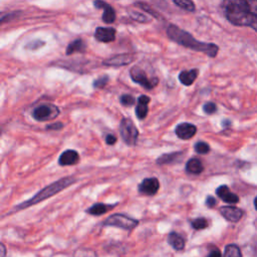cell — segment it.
I'll use <instances>...</instances> for the list:
<instances>
[{
    "instance_id": "cell-1",
    "label": "cell",
    "mask_w": 257,
    "mask_h": 257,
    "mask_svg": "<svg viewBox=\"0 0 257 257\" xmlns=\"http://www.w3.org/2000/svg\"><path fill=\"white\" fill-rule=\"evenodd\" d=\"M222 9L232 24L249 26L257 32V0H223Z\"/></svg>"
},
{
    "instance_id": "cell-2",
    "label": "cell",
    "mask_w": 257,
    "mask_h": 257,
    "mask_svg": "<svg viewBox=\"0 0 257 257\" xmlns=\"http://www.w3.org/2000/svg\"><path fill=\"white\" fill-rule=\"evenodd\" d=\"M167 34L171 39L179 43L180 45H183L196 51L204 52L210 57H214L218 52L217 45L213 43L200 42L197 39H195L190 33L177 27L176 25H170L167 29Z\"/></svg>"
},
{
    "instance_id": "cell-3",
    "label": "cell",
    "mask_w": 257,
    "mask_h": 257,
    "mask_svg": "<svg viewBox=\"0 0 257 257\" xmlns=\"http://www.w3.org/2000/svg\"><path fill=\"white\" fill-rule=\"evenodd\" d=\"M75 182H76V179L73 178V177H65V178H62V179H60L56 182H53L52 184L46 186L41 191H39L37 194H35L32 198L18 204L16 206V210H21V209L28 208V207L36 205L37 203L42 202V201H44L48 198H51L52 196L58 194L59 192H61L62 190L69 187L70 185H72Z\"/></svg>"
},
{
    "instance_id": "cell-4",
    "label": "cell",
    "mask_w": 257,
    "mask_h": 257,
    "mask_svg": "<svg viewBox=\"0 0 257 257\" xmlns=\"http://www.w3.org/2000/svg\"><path fill=\"white\" fill-rule=\"evenodd\" d=\"M138 225H139V221L137 219H134L128 215L121 214V213H116L109 216L104 222V226L118 227L128 231L134 229Z\"/></svg>"
},
{
    "instance_id": "cell-5",
    "label": "cell",
    "mask_w": 257,
    "mask_h": 257,
    "mask_svg": "<svg viewBox=\"0 0 257 257\" xmlns=\"http://www.w3.org/2000/svg\"><path fill=\"white\" fill-rule=\"evenodd\" d=\"M120 132L123 140L129 146H136L139 138V130L129 118H123L120 124Z\"/></svg>"
},
{
    "instance_id": "cell-6",
    "label": "cell",
    "mask_w": 257,
    "mask_h": 257,
    "mask_svg": "<svg viewBox=\"0 0 257 257\" xmlns=\"http://www.w3.org/2000/svg\"><path fill=\"white\" fill-rule=\"evenodd\" d=\"M130 74H131L132 79L136 83L140 84L141 87H143L146 90L154 89L156 85L158 84V81H159L157 77H149L148 74L145 72V70H143L139 66H134L131 69Z\"/></svg>"
},
{
    "instance_id": "cell-7",
    "label": "cell",
    "mask_w": 257,
    "mask_h": 257,
    "mask_svg": "<svg viewBox=\"0 0 257 257\" xmlns=\"http://www.w3.org/2000/svg\"><path fill=\"white\" fill-rule=\"evenodd\" d=\"M59 115V109L53 105L45 104L35 108L32 112V117L38 122H46L55 119Z\"/></svg>"
},
{
    "instance_id": "cell-8",
    "label": "cell",
    "mask_w": 257,
    "mask_h": 257,
    "mask_svg": "<svg viewBox=\"0 0 257 257\" xmlns=\"http://www.w3.org/2000/svg\"><path fill=\"white\" fill-rule=\"evenodd\" d=\"M159 189L160 182L157 178H146L139 185V192L147 196L155 195L159 191Z\"/></svg>"
},
{
    "instance_id": "cell-9",
    "label": "cell",
    "mask_w": 257,
    "mask_h": 257,
    "mask_svg": "<svg viewBox=\"0 0 257 257\" xmlns=\"http://www.w3.org/2000/svg\"><path fill=\"white\" fill-rule=\"evenodd\" d=\"M197 132L196 126L190 123H182L177 126L175 129V133L177 137L181 140H190L192 139Z\"/></svg>"
},
{
    "instance_id": "cell-10",
    "label": "cell",
    "mask_w": 257,
    "mask_h": 257,
    "mask_svg": "<svg viewBox=\"0 0 257 257\" xmlns=\"http://www.w3.org/2000/svg\"><path fill=\"white\" fill-rule=\"evenodd\" d=\"M94 5L99 8V9H104V14H103V20L106 23H113L116 20V12L114 8L109 5L108 3L104 2L103 0H95Z\"/></svg>"
},
{
    "instance_id": "cell-11",
    "label": "cell",
    "mask_w": 257,
    "mask_h": 257,
    "mask_svg": "<svg viewBox=\"0 0 257 257\" xmlns=\"http://www.w3.org/2000/svg\"><path fill=\"white\" fill-rule=\"evenodd\" d=\"M220 213L226 220L230 222H238L243 216V211L234 206L221 207Z\"/></svg>"
},
{
    "instance_id": "cell-12",
    "label": "cell",
    "mask_w": 257,
    "mask_h": 257,
    "mask_svg": "<svg viewBox=\"0 0 257 257\" xmlns=\"http://www.w3.org/2000/svg\"><path fill=\"white\" fill-rule=\"evenodd\" d=\"M95 37L101 42H112L116 38V30L112 27H98L95 32Z\"/></svg>"
},
{
    "instance_id": "cell-13",
    "label": "cell",
    "mask_w": 257,
    "mask_h": 257,
    "mask_svg": "<svg viewBox=\"0 0 257 257\" xmlns=\"http://www.w3.org/2000/svg\"><path fill=\"white\" fill-rule=\"evenodd\" d=\"M134 61V56L131 54H119L111 58L104 60V64L107 66H124Z\"/></svg>"
},
{
    "instance_id": "cell-14",
    "label": "cell",
    "mask_w": 257,
    "mask_h": 257,
    "mask_svg": "<svg viewBox=\"0 0 257 257\" xmlns=\"http://www.w3.org/2000/svg\"><path fill=\"white\" fill-rule=\"evenodd\" d=\"M78 161H79L78 153L74 150H67L60 155L58 159V164L60 166H72L77 164Z\"/></svg>"
},
{
    "instance_id": "cell-15",
    "label": "cell",
    "mask_w": 257,
    "mask_h": 257,
    "mask_svg": "<svg viewBox=\"0 0 257 257\" xmlns=\"http://www.w3.org/2000/svg\"><path fill=\"white\" fill-rule=\"evenodd\" d=\"M216 194L221 200H223L225 203H228V204H236L239 201L238 196L232 193L226 185H222L218 187L216 190Z\"/></svg>"
},
{
    "instance_id": "cell-16",
    "label": "cell",
    "mask_w": 257,
    "mask_h": 257,
    "mask_svg": "<svg viewBox=\"0 0 257 257\" xmlns=\"http://www.w3.org/2000/svg\"><path fill=\"white\" fill-rule=\"evenodd\" d=\"M150 103V98L147 96H141L138 99V105L136 108V116L138 117L139 120H144L149 112L148 105Z\"/></svg>"
},
{
    "instance_id": "cell-17",
    "label": "cell",
    "mask_w": 257,
    "mask_h": 257,
    "mask_svg": "<svg viewBox=\"0 0 257 257\" xmlns=\"http://www.w3.org/2000/svg\"><path fill=\"white\" fill-rule=\"evenodd\" d=\"M117 204H104V203H96L93 206H91L87 212L94 216H102L105 213L109 212L113 208H115Z\"/></svg>"
},
{
    "instance_id": "cell-18",
    "label": "cell",
    "mask_w": 257,
    "mask_h": 257,
    "mask_svg": "<svg viewBox=\"0 0 257 257\" xmlns=\"http://www.w3.org/2000/svg\"><path fill=\"white\" fill-rule=\"evenodd\" d=\"M186 172L189 174H193V175H199L201 174L204 171V167L202 162L199 159L196 158H192L190 159L185 167Z\"/></svg>"
},
{
    "instance_id": "cell-19",
    "label": "cell",
    "mask_w": 257,
    "mask_h": 257,
    "mask_svg": "<svg viewBox=\"0 0 257 257\" xmlns=\"http://www.w3.org/2000/svg\"><path fill=\"white\" fill-rule=\"evenodd\" d=\"M168 243L175 250H183L185 248V241L181 235L176 232H171L168 235Z\"/></svg>"
},
{
    "instance_id": "cell-20",
    "label": "cell",
    "mask_w": 257,
    "mask_h": 257,
    "mask_svg": "<svg viewBox=\"0 0 257 257\" xmlns=\"http://www.w3.org/2000/svg\"><path fill=\"white\" fill-rule=\"evenodd\" d=\"M183 156L182 152H174V153H170V154H165L160 156L157 159V164L158 165H168V164H172L175 163L177 161H179Z\"/></svg>"
},
{
    "instance_id": "cell-21",
    "label": "cell",
    "mask_w": 257,
    "mask_h": 257,
    "mask_svg": "<svg viewBox=\"0 0 257 257\" xmlns=\"http://www.w3.org/2000/svg\"><path fill=\"white\" fill-rule=\"evenodd\" d=\"M198 69H191V70H184L179 74V79L181 81V83H183L184 85H191L195 79L198 76Z\"/></svg>"
},
{
    "instance_id": "cell-22",
    "label": "cell",
    "mask_w": 257,
    "mask_h": 257,
    "mask_svg": "<svg viewBox=\"0 0 257 257\" xmlns=\"http://www.w3.org/2000/svg\"><path fill=\"white\" fill-rule=\"evenodd\" d=\"M85 50V43L81 39H75L69 45L67 46L66 49V54H72L74 52H79V51H84Z\"/></svg>"
},
{
    "instance_id": "cell-23",
    "label": "cell",
    "mask_w": 257,
    "mask_h": 257,
    "mask_svg": "<svg viewBox=\"0 0 257 257\" xmlns=\"http://www.w3.org/2000/svg\"><path fill=\"white\" fill-rule=\"evenodd\" d=\"M224 257H242L240 248L235 244H229L225 247Z\"/></svg>"
},
{
    "instance_id": "cell-24",
    "label": "cell",
    "mask_w": 257,
    "mask_h": 257,
    "mask_svg": "<svg viewBox=\"0 0 257 257\" xmlns=\"http://www.w3.org/2000/svg\"><path fill=\"white\" fill-rule=\"evenodd\" d=\"M174 3L181 7L182 9H185L187 11H194L195 10V4L191 1V0H173Z\"/></svg>"
},
{
    "instance_id": "cell-25",
    "label": "cell",
    "mask_w": 257,
    "mask_h": 257,
    "mask_svg": "<svg viewBox=\"0 0 257 257\" xmlns=\"http://www.w3.org/2000/svg\"><path fill=\"white\" fill-rule=\"evenodd\" d=\"M191 225L196 230H202L208 227V221L205 218H197L192 221Z\"/></svg>"
},
{
    "instance_id": "cell-26",
    "label": "cell",
    "mask_w": 257,
    "mask_h": 257,
    "mask_svg": "<svg viewBox=\"0 0 257 257\" xmlns=\"http://www.w3.org/2000/svg\"><path fill=\"white\" fill-rule=\"evenodd\" d=\"M195 148V151L198 153V154H201V155H204V154H207L209 151H210V147L207 143L205 142H197L194 146Z\"/></svg>"
},
{
    "instance_id": "cell-27",
    "label": "cell",
    "mask_w": 257,
    "mask_h": 257,
    "mask_svg": "<svg viewBox=\"0 0 257 257\" xmlns=\"http://www.w3.org/2000/svg\"><path fill=\"white\" fill-rule=\"evenodd\" d=\"M120 102L124 107H131L136 103V99L131 95H123L120 99Z\"/></svg>"
},
{
    "instance_id": "cell-28",
    "label": "cell",
    "mask_w": 257,
    "mask_h": 257,
    "mask_svg": "<svg viewBox=\"0 0 257 257\" xmlns=\"http://www.w3.org/2000/svg\"><path fill=\"white\" fill-rule=\"evenodd\" d=\"M109 79H110V78H109L108 75H104V76H102V77L96 79V80L94 81V88H97V89H103V88H105L106 85H107V83L109 82Z\"/></svg>"
},
{
    "instance_id": "cell-29",
    "label": "cell",
    "mask_w": 257,
    "mask_h": 257,
    "mask_svg": "<svg viewBox=\"0 0 257 257\" xmlns=\"http://www.w3.org/2000/svg\"><path fill=\"white\" fill-rule=\"evenodd\" d=\"M203 111L207 114V115H212L217 111V107L214 103H207L204 105L203 107Z\"/></svg>"
},
{
    "instance_id": "cell-30",
    "label": "cell",
    "mask_w": 257,
    "mask_h": 257,
    "mask_svg": "<svg viewBox=\"0 0 257 257\" xmlns=\"http://www.w3.org/2000/svg\"><path fill=\"white\" fill-rule=\"evenodd\" d=\"M62 128H63V124L62 123H54V124L48 125L46 127V130H48V131H59Z\"/></svg>"
},
{
    "instance_id": "cell-31",
    "label": "cell",
    "mask_w": 257,
    "mask_h": 257,
    "mask_svg": "<svg viewBox=\"0 0 257 257\" xmlns=\"http://www.w3.org/2000/svg\"><path fill=\"white\" fill-rule=\"evenodd\" d=\"M132 18L135 19V20H138L140 22H146V21H149V19L143 15V14H140V13H132Z\"/></svg>"
},
{
    "instance_id": "cell-32",
    "label": "cell",
    "mask_w": 257,
    "mask_h": 257,
    "mask_svg": "<svg viewBox=\"0 0 257 257\" xmlns=\"http://www.w3.org/2000/svg\"><path fill=\"white\" fill-rule=\"evenodd\" d=\"M44 42L42 41H39V40H36L34 42H31L29 44H27V47L30 48V49H36V48H39L41 45H43Z\"/></svg>"
},
{
    "instance_id": "cell-33",
    "label": "cell",
    "mask_w": 257,
    "mask_h": 257,
    "mask_svg": "<svg viewBox=\"0 0 257 257\" xmlns=\"http://www.w3.org/2000/svg\"><path fill=\"white\" fill-rule=\"evenodd\" d=\"M116 142H117V138L114 135L109 134L106 136V143L108 145H114V144H116Z\"/></svg>"
},
{
    "instance_id": "cell-34",
    "label": "cell",
    "mask_w": 257,
    "mask_h": 257,
    "mask_svg": "<svg viewBox=\"0 0 257 257\" xmlns=\"http://www.w3.org/2000/svg\"><path fill=\"white\" fill-rule=\"evenodd\" d=\"M206 205L209 208H213L216 205V199L214 197H212V196H208L207 199H206Z\"/></svg>"
},
{
    "instance_id": "cell-35",
    "label": "cell",
    "mask_w": 257,
    "mask_h": 257,
    "mask_svg": "<svg viewBox=\"0 0 257 257\" xmlns=\"http://www.w3.org/2000/svg\"><path fill=\"white\" fill-rule=\"evenodd\" d=\"M207 257H222V255H221V252L219 249L214 248L212 251H210V253Z\"/></svg>"
},
{
    "instance_id": "cell-36",
    "label": "cell",
    "mask_w": 257,
    "mask_h": 257,
    "mask_svg": "<svg viewBox=\"0 0 257 257\" xmlns=\"http://www.w3.org/2000/svg\"><path fill=\"white\" fill-rule=\"evenodd\" d=\"M1 253H2L1 257H5V255H6V249H5V245H4V244H1Z\"/></svg>"
},
{
    "instance_id": "cell-37",
    "label": "cell",
    "mask_w": 257,
    "mask_h": 257,
    "mask_svg": "<svg viewBox=\"0 0 257 257\" xmlns=\"http://www.w3.org/2000/svg\"><path fill=\"white\" fill-rule=\"evenodd\" d=\"M254 205H255V208H256V210H257V197H256L255 200H254Z\"/></svg>"
}]
</instances>
